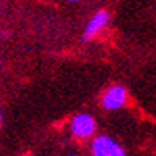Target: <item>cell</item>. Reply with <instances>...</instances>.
Instances as JSON below:
<instances>
[{"mask_svg":"<svg viewBox=\"0 0 156 156\" xmlns=\"http://www.w3.org/2000/svg\"><path fill=\"white\" fill-rule=\"evenodd\" d=\"M69 2H78V0H69Z\"/></svg>","mask_w":156,"mask_h":156,"instance_id":"5","label":"cell"},{"mask_svg":"<svg viewBox=\"0 0 156 156\" xmlns=\"http://www.w3.org/2000/svg\"><path fill=\"white\" fill-rule=\"evenodd\" d=\"M126 99H127V96H126L124 88L113 86L105 93V96L102 99V105L107 110H118L126 104Z\"/></svg>","mask_w":156,"mask_h":156,"instance_id":"3","label":"cell"},{"mask_svg":"<svg viewBox=\"0 0 156 156\" xmlns=\"http://www.w3.org/2000/svg\"><path fill=\"white\" fill-rule=\"evenodd\" d=\"M108 23V13L107 11H97L96 15L91 18V21L88 23L86 29H84L83 34V40L84 41H89L91 38H94L96 35L101 32L105 26Z\"/></svg>","mask_w":156,"mask_h":156,"instance_id":"4","label":"cell"},{"mask_svg":"<svg viewBox=\"0 0 156 156\" xmlns=\"http://www.w3.org/2000/svg\"><path fill=\"white\" fill-rule=\"evenodd\" d=\"M93 154L94 156H126L124 150L112 139L101 136L93 142Z\"/></svg>","mask_w":156,"mask_h":156,"instance_id":"1","label":"cell"},{"mask_svg":"<svg viewBox=\"0 0 156 156\" xmlns=\"http://www.w3.org/2000/svg\"><path fill=\"white\" fill-rule=\"evenodd\" d=\"M96 131V121L91 115H76L72 119V132L78 139H88Z\"/></svg>","mask_w":156,"mask_h":156,"instance_id":"2","label":"cell"}]
</instances>
